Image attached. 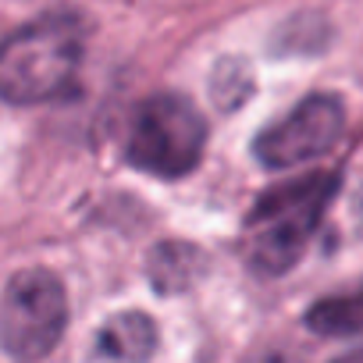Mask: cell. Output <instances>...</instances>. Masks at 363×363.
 Masks as SVG:
<instances>
[{"instance_id":"obj_1","label":"cell","mask_w":363,"mask_h":363,"mask_svg":"<svg viewBox=\"0 0 363 363\" xmlns=\"http://www.w3.org/2000/svg\"><path fill=\"white\" fill-rule=\"evenodd\" d=\"M338 193L335 171H313L303 178H292L285 186L267 189L242 225V250L246 264L257 274H285L299 264L306 246L313 242V232L320 218L328 214L331 200Z\"/></svg>"},{"instance_id":"obj_2","label":"cell","mask_w":363,"mask_h":363,"mask_svg":"<svg viewBox=\"0 0 363 363\" xmlns=\"http://www.w3.org/2000/svg\"><path fill=\"white\" fill-rule=\"evenodd\" d=\"M86 57V26L75 15H47L15 29L0 50V93L8 104L65 96Z\"/></svg>"},{"instance_id":"obj_3","label":"cell","mask_w":363,"mask_h":363,"mask_svg":"<svg viewBox=\"0 0 363 363\" xmlns=\"http://www.w3.org/2000/svg\"><path fill=\"white\" fill-rule=\"evenodd\" d=\"M207 150V121L182 93L146 96L128 125L125 157L132 167L157 178L189 174Z\"/></svg>"},{"instance_id":"obj_4","label":"cell","mask_w":363,"mask_h":363,"mask_svg":"<svg viewBox=\"0 0 363 363\" xmlns=\"http://www.w3.org/2000/svg\"><path fill=\"white\" fill-rule=\"evenodd\" d=\"M68 328V296L54 271L29 267L8 278L0 303V338L8 356L40 359L47 356Z\"/></svg>"},{"instance_id":"obj_5","label":"cell","mask_w":363,"mask_h":363,"mask_svg":"<svg viewBox=\"0 0 363 363\" xmlns=\"http://www.w3.org/2000/svg\"><path fill=\"white\" fill-rule=\"evenodd\" d=\"M345 128V107L335 93H313L306 100H299L285 118H278L274 125H267L257 143H253V157L271 167V171H285L296 164H310L317 157H324L338 135Z\"/></svg>"},{"instance_id":"obj_6","label":"cell","mask_w":363,"mask_h":363,"mask_svg":"<svg viewBox=\"0 0 363 363\" xmlns=\"http://www.w3.org/2000/svg\"><path fill=\"white\" fill-rule=\"evenodd\" d=\"M157 352V324L143 310H125L111 317L93 342L96 359H150Z\"/></svg>"},{"instance_id":"obj_7","label":"cell","mask_w":363,"mask_h":363,"mask_svg":"<svg viewBox=\"0 0 363 363\" xmlns=\"http://www.w3.org/2000/svg\"><path fill=\"white\" fill-rule=\"evenodd\" d=\"M203 264H207V257L193 242H160L150 253L146 271H150L153 289L171 296V292H186L189 285H196L203 274Z\"/></svg>"},{"instance_id":"obj_8","label":"cell","mask_w":363,"mask_h":363,"mask_svg":"<svg viewBox=\"0 0 363 363\" xmlns=\"http://www.w3.org/2000/svg\"><path fill=\"white\" fill-rule=\"evenodd\" d=\"M303 324L320 338H363V285L342 296L317 299Z\"/></svg>"},{"instance_id":"obj_9","label":"cell","mask_w":363,"mask_h":363,"mask_svg":"<svg viewBox=\"0 0 363 363\" xmlns=\"http://www.w3.org/2000/svg\"><path fill=\"white\" fill-rule=\"evenodd\" d=\"M250 93H253V75H250V68L239 57H228V61H221L214 68V75H211V96L225 111H235Z\"/></svg>"},{"instance_id":"obj_10","label":"cell","mask_w":363,"mask_h":363,"mask_svg":"<svg viewBox=\"0 0 363 363\" xmlns=\"http://www.w3.org/2000/svg\"><path fill=\"white\" fill-rule=\"evenodd\" d=\"M352 225H356V232H359V239H363V186H359L356 196H352Z\"/></svg>"}]
</instances>
